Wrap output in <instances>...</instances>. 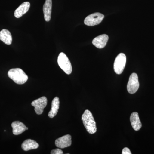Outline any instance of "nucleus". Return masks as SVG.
<instances>
[{
  "instance_id": "obj_1",
  "label": "nucleus",
  "mask_w": 154,
  "mask_h": 154,
  "mask_svg": "<svg viewBox=\"0 0 154 154\" xmlns=\"http://www.w3.org/2000/svg\"><path fill=\"white\" fill-rule=\"evenodd\" d=\"M83 124L88 132L91 134H94L97 131L96 123L93 114L88 110H85L82 118Z\"/></svg>"
},
{
  "instance_id": "obj_2",
  "label": "nucleus",
  "mask_w": 154,
  "mask_h": 154,
  "mask_svg": "<svg viewBox=\"0 0 154 154\" xmlns=\"http://www.w3.org/2000/svg\"><path fill=\"white\" fill-rule=\"evenodd\" d=\"M8 76L18 85H23L28 80V75L20 68L11 69L8 72Z\"/></svg>"
},
{
  "instance_id": "obj_3",
  "label": "nucleus",
  "mask_w": 154,
  "mask_h": 154,
  "mask_svg": "<svg viewBox=\"0 0 154 154\" xmlns=\"http://www.w3.org/2000/svg\"><path fill=\"white\" fill-rule=\"evenodd\" d=\"M57 63L61 69L67 75L72 72V66L70 61L67 56L63 52H61L58 57Z\"/></svg>"
},
{
  "instance_id": "obj_4",
  "label": "nucleus",
  "mask_w": 154,
  "mask_h": 154,
  "mask_svg": "<svg viewBox=\"0 0 154 154\" xmlns=\"http://www.w3.org/2000/svg\"><path fill=\"white\" fill-rule=\"evenodd\" d=\"M126 62V56L123 53H120L116 58L114 63V72L118 75L121 74L124 70Z\"/></svg>"
},
{
  "instance_id": "obj_5",
  "label": "nucleus",
  "mask_w": 154,
  "mask_h": 154,
  "mask_svg": "<svg viewBox=\"0 0 154 154\" xmlns=\"http://www.w3.org/2000/svg\"><path fill=\"white\" fill-rule=\"evenodd\" d=\"M104 18L103 14L99 13H94L88 16L84 21L85 25L93 26L99 25L102 22Z\"/></svg>"
},
{
  "instance_id": "obj_6",
  "label": "nucleus",
  "mask_w": 154,
  "mask_h": 154,
  "mask_svg": "<svg viewBox=\"0 0 154 154\" xmlns=\"http://www.w3.org/2000/svg\"><path fill=\"white\" fill-rule=\"evenodd\" d=\"M139 85L137 74L135 73H133L130 76L129 80L127 86L128 91L129 94H135L138 90Z\"/></svg>"
},
{
  "instance_id": "obj_7",
  "label": "nucleus",
  "mask_w": 154,
  "mask_h": 154,
  "mask_svg": "<svg viewBox=\"0 0 154 154\" xmlns=\"http://www.w3.org/2000/svg\"><path fill=\"white\" fill-rule=\"evenodd\" d=\"M47 98L45 96H42L33 101L31 102V105L34 107V110L36 114L41 115L47 105Z\"/></svg>"
},
{
  "instance_id": "obj_8",
  "label": "nucleus",
  "mask_w": 154,
  "mask_h": 154,
  "mask_svg": "<svg viewBox=\"0 0 154 154\" xmlns=\"http://www.w3.org/2000/svg\"><path fill=\"white\" fill-rule=\"evenodd\" d=\"M55 144L57 147L64 149L70 146L72 144V137L67 134L56 140Z\"/></svg>"
},
{
  "instance_id": "obj_9",
  "label": "nucleus",
  "mask_w": 154,
  "mask_h": 154,
  "mask_svg": "<svg viewBox=\"0 0 154 154\" xmlns=\"http://www.w3.org/2000/svg\"><path fill=\"white\" fill-rule=\"evenodd\" d=\"M108 36L106 34H102L94 38L92 43L98 48H104L108 41Z\"/></svg>"
},
{
  "instance_id": "obj_10",
  "label": "nucleus",
  "mask_w": 154,
  "mask_h": 154,
  "mask_svg": "<svg viewBox=\"0 0 154 154\" xmlns=\"http://www.w3.org/2000/svg\"><path fill=\"white\" fill-rule=\"evenodd\" d=\"M30 3L25 2L21 4L14 12V16L16 18H19L28 12L30 8Z\"/></svg>"
},
{
  "instance_id": "obj_11",
  "label": "nucleus",
  "mask_w": 154,
  "mask_h": 154,
  "mask_svg": "<svg viewBox=\"0 0 154 154\" xmlns=\"http://www.w3.org/2000/svg\"><path fill=\"white\" fill-rule=\"evenodd\" d=\"M52 0H45L43 7L44 19L46 22H49L51 18Z\"/></svg>"
},
{
  "instance_id": "obj_12",
  "label": "nucleus",
  "mask_w": 154,
  "mask_h": 154,
  "mask_svg": "<svg viewBox=\"0 0 154 154\" xmlns=\"http://www.w3.org/2000/svg\"><path fill=\"white\" fill-rule=\"evenodd\" d=\"M131 123L133 129L136 131H138L142 127L141 122L138 113L137 112H133L131 113L130 117Z\"/></svg>"
},
{
  "instance_id": "obj_13",
  "label": "nucleus",
  "mask_w": 154,
  "mask_h": 154,
  "mask_svg": "<svg viewBox=\"0 0 154 154\" xmlns=\"http://www.w3.org/2000/svg\"><path fill=\"white\" fill-rule=\"evenodd\" d=\"M13 128V133L15 135L21 134L25 132L26 130V127L25 125L21 122L19 121H14L11 125Z\"/></svg>"
},
{
  "instance_id": "obj_14",
  "label": "nucleus",
  "mask_w": 154,
  "mask_h": 154,
  "mask_svg": "<svg viewBox=\"0 0 154 154\" xmlns=\"http://www.w3.org/2000/svg\"><path fill=\"white\" fill-rule=\"evenodd\" d=\"M39 145L36 141L31 139H27L22 143V148L23 150L28 151L30 150L38 148Z\"/></svg>"
},
{
  "instance_id": "obj_15",
  "label": "nucleus",
  "mask_w": 154,
  "mask_h": 154,
  "mask_svg": "<svg viewBox=\"0 0 154 154\" xmlns=\"http://www.w3.org/2000/svg\"><path fill=\"white\" fill-rule=\"evenodd\" d=\"M60 106L59 98L56 97L53 99L51 103V108L48 113V116L50 118H53L57 115Z\"/></svg>"
},
{
  "instance_id": "obj_16",
  "label": "nucleus",
  "mask_w": 154,
  "mask_h": 154,
  "mask_svg": "<svg viewBox=\"0 0 154 154\" xmlns=\"http://www.w3.org/2000/svg\"><path fill=\"white\" fill-rule=\"evenodd\" d=\"M0 40L5 44L10 45L12 42V35L11 32L7 29H3L0 31Z\"/></svg>"
},
{
  "instance_id": "obj_17",
  "label": "nucleus",
  "mask_w": 154,
  "mask_h": 154,
  "mask_svg": "<svg viewBox=\"0 0 154 154\" xmlns=\"http://www.w3.org/2000/svg\"><path fill=\"white\" fill-rule=\"evenodd\" d=\"M51 154H63V152L61 149H54L52 150L51 152Z\"/></svg>"
},
{
  "instance_id": "obj_18",
  "label": "nucleus",
  "mask_w": 154,
  "mask_h": 154,
  "mask_svg": "<svg viewBox=\"0 0 154 154\" xmlns=\"http://www.w3.org/2000/svg\"><path fill=\"white\" fill-rule=\"evenodd\" d=\"M122 154H131V152L128 148H124L122 151Z\"/></svg>"
},
{
  "instance_id": "obj_19",
  "label": "nucleus",
  "mask_w": 154,
  "mask_h": 154,
  "mask_svg": "<svg viewBox=\"0 0 154 154\" xmlns=\"http://www.w3.org/2000/svg\"><path fill=\"white\" fill-rule=\"evenodd\" d=\"M28 127H26V130H28Z\"/></svg>"
}]
</instances>
